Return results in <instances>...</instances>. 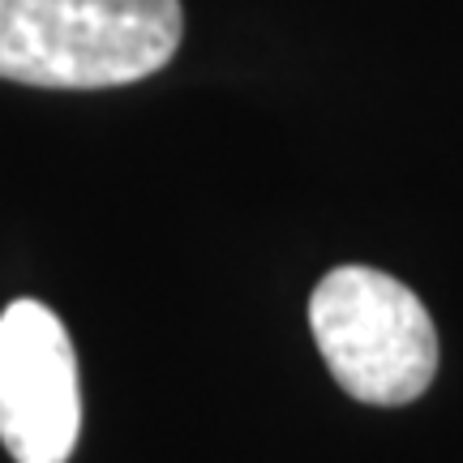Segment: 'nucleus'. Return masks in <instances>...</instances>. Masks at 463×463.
<instances>
[{
	"label": "nucleus",
	"instance_id": "1",
	"mask_svg": "<svg viewBox=\"0 0 463 463\" xmlns=\"http://www.w3.org/2000/svg\"><path fill=\"white\" fill-rule=\"evenodd\" d=\"M181 0H0V78L99 90L150 78L176 56Z\"/></svg>",
	"mask_w": 463,
	"mask_h": 463
},
{
	"label": "nucleus",
	"instance_id": "2",
	"mask_svg": "<svg viewBox=\"0 0 463 463\" xmlns=\"http://www.w3.org/2000/svg\"><path fill=\"white\" fill-rule=\"evenodd\" d=\"M309 326L331 378L361 403H412L438 373V331L430 309L386 270L335 266L314 288Z\"/></svg>",
	"mask_w": 463,
	"mask_h": 463
},
{
	"label": "nucleus",
	"instance_id": "3",
	"mask_svg": "<svg viewBox=\"0 0 463 463\" xmlns=\"http://www.w3.org/2000/svg\"><path fill=\"white\" fill-rule=\"evenodd\" d=\"M82 430L78 356L39 300L0 314V442L17 463H69Z\"/></svg>",
	"mask_w": 463,
	"mask_h": 463
}]
</instances>
